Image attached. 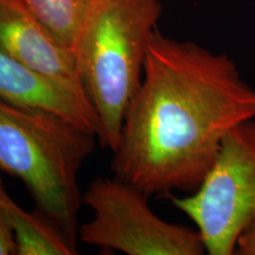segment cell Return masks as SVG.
<instances>
[{"instance_id":"cell-1","label":"cell","mask_w":255,"mask_h":255,"mask_svg":"<svg viewBox=\"0 0 255 255\" xmlns=\"http://www.w3.org/2000/svg\"><path fill=\"white\" fill-rule=\"evenodd\" d=\"M253 119L255 88L227 53L156 30L110 169L148 196L193 193L227 133Z\"/></svg>"},{"instance_id":"cell-2","label":"cell","mask_w":255,"mask_h":255,"mask_svg":"<svg viewBox=\"0 0 255 255\" xmlns=\"http://www.w3.org/2000/svg\"><path fill=\"white\" fill-rule=\"evenodd\" d=\"M96 138L58 114L0 100V170L24 183L38 212L73 246L83 203L78 175Z\"/></svg>"},{"instance_id":"cell-3","label":"cell","mask_w":255,"mask_h":255,"mask_svg":"<svg viewBox=\"0 0 255 255\" xmlns=\"http://www.w3.org/2000/svg\"><path fill=\"white\" fill-rule=\"evenodd\" d=\"M161 14L159 0H97L72 46L79 77L97 115L98 139L111 152L142 82L149 41Z\"/></svg>"},{"instance_id":"cell-4","label":"cell","mask_w":255,"mask_h":255,"mask_svg":"<svg viewBox=\"0 0 255 255\" xmlns=\"http://www.w3.org/2000/svg\"><path fill=\"white\" fill-rule=\"evenodd\" d=\"M144 191L117 177H97L83 194L92 218L78 227L83 244L128 255H201L200 233L164 221Z\"/></svg>"},{"instance_id":"cell-5","label":"cell","mask_w":255,"mask_h":255,"mask_svg":"<svg viewBox=\"0 0 255 255\" xmlns=\"http://www.w3.org/2000/svg\"><path fill=\"white\" fill-rule=\"evenodd\" d=\"M168 199L195 223L207 254L234 255L239 232L255 215V119L227 133L196 190Z\"/></svg>"},{"instance_id":"cell-6","label":"cell","mask_w":255,"mask_h":255,"mask_svg":"<svg viewBox=\"0 0 255 255\" xmlns=\"http://www.w3.org/2000/svg\"><path fill=\"white\" fill-rule=\"evenodd\" d=\"M0 50L91 104L72 50L21 0H0Z\"/></svg>"},{"instance_id":"cell-7","label":"cell","mask_w":255,"mask_h":255,"mask_svg":"<svg viewBox=\"0 0 255 255\" xmlns=\"http://www.w3.org/2000/svg\"><path fill=\"white\" fill-rule=\"evenodd\" d=\"M0 100L58 114L98 138L100 124L91 104L27 69L2 50H0Z\"/></svg>"},{"instance_id":"cell-8","label":"cell","mask_w":255,"mask_h":255,"mask_svg":"<svg viewBox=\"0 0 255 255\" xmlns=\"http://www.w3.org/2000/svg\"><path fill=\"white\" fill-rule=\"evenodd\" d=\"M0 208L13 228L18 255H73L76 246L39 212L30 213L9 196L0 177Z\"/></svg>"},{"instance_id":"cell-9","label":"cell","mask_w":255,"mask_h":255,"mask_svg":"<svg viewBox=\"0 0 255 255\" xmlns=\"http://www.w3.org/2000/svg\"><path fill=\"white\" fill-rule=\"evenodd\" d=\"M39 20L72 50L97 0H21Z\"/></svg>"},{"instance_id":"cell-10","label":"cell","mask_w":255,"mask_h":255,"mask_svg":"<svg viewBox=\"0 0 255 255\" xmlns=\"http://www.w3.org/2000/svg\"><path fill=\"white\" fill-rule=\"evenodd\" d=\"M234 255H255V215L252 216L239 232Z\"/></svg>"},{"instance_id":"cell-11","label":"cell","mask_w":255,"mask_h":255,"mask_svg":"<svg viewBox=\"0 0 255 255\" xmlns=\"http://www.w3.org/2000/svg\"><path fill=\"white\" fill-rule=\"evenodd\" d=\"M18 255L15 234L8 220L0 208V255Z\"/></svg>"}]
</instances>
